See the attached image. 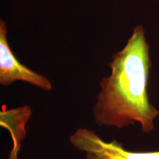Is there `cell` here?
<instances>
[{"label": "cell", "mask_w": 159, "mask_h": 159, "mask_svg": "<svg viewBox=\"0 0 159 159\" xmlns=\"http://www.w3.org/2000/svg\"><path fill=\"white\" fill-rule=\"evenodd\" d=\"M142 26L134 27L122 50L108 63L111 75L100 82L93 112L99 126L122 128L139 122L142 131L154 128L159 111L149 102L148 83L152 63Z\"/></svg>", "instance_id": "6da1fadb"}, {"label": "cell", "mask_w": 159, "mask_h": 159, "mask_svg": "<svg viewBox=\"0 0 159 159\" xmlns=\"http://www.w3.org/2000/svg\"><path fill=\"white\" fill-rule=\"evenodd\" d=\"M71 144L85 153V159H159V151L127 150L116 140L105 142L93 130L79 128L69 137Z\"/></svg>", "instance_id": "7a4b0ae2"}, {"label": "cell", "mask_w": 159, "mask_h": 159, "mask_svg": "<svg viewBox=\"0 0 159 159\" xmlns=\"http://www.w3.org/2000/svg\"><path fill=\"white\" fill-rule=\"evenodd\" d=\"M21 80L45 91H51L52 85L49 80L38 74L19 63L12 52L7 39V27L0 21V83L9 85Z\"/></svg>", "instance_id": "3957f363"}, {"label": "cell", "mask_w": 159, "mask_h": 159, "mask_svg": "<svg viewBox=\"0 0 159 159\" xmlns=\"http://www.w3.org/2000/svg\"><path fill=\"white\" fill-rule=\"evenodd\" d=\"M11 111L15 121V127L7 128L8 129H13V130H11V131L13 142V150L11 151L9 158L18 159L17 155L21 149V142L26 136L25 125L30 118L32 111L28 105L11 109Z\"/></svg>", "instance_id": "277c9868"}]
</instances>
